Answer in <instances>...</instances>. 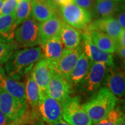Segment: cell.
<instances>
[{
	"label": "cell",
	"mask_w": 125,
	"mask_h": 125,
	"mask_svg": "<svg viewBox=\"0 0 125 125\" xmlns=\"http://www.w3.org/2000/svg\"><path fill=\"white\" fill-rule=\"evenodd\" d=\"M43 57L40 47L15 51L7 62L5 63V72L8 76L20 80L28 75L36 62Z\"/></svg>",
	"instance_id": "cell-1"
},
{
	"label": "cell",
	"mask_w": 125,
	"mask_h": 125,
	"mask_svg": "<svg viewBox=\"0 0 125 125\" xmlns=\"http://www.w3.org/2000/svg\"><path fill=\"white\" fill-rule=\"evenodd\" d=\"M117 97L109 89L104 86L100 88L88 102L82 104L93 124L104 119L117 105Z\"/></svg>",
	"instance_id": "cell-2"
},
{
	"label": "cell",
	"mask_w": 125,
	"mask_h": 125,
	"mask_svg": "<svg viewBox=\"0 0 125 125\" xmlns=\"http://www.w3.org/2000/svg\"><path fill=\"white\" fill-rule=\"evenodd\" d=\"M14 40L18 47L31 48L40 45L39 23L30 15L15 28Z\"/></svg>",
	"instance_id": "cell-3"
},
{
	"label": "cell",
	"mask_w": 125,
	"mask_h": 125,
	"mask_svg": "<svg viewBox=\"0 0 125 125\" xmlns=\"http://www.w3.org/2000/svg\"><path fill=\"white\" fill-rule=\"evenodd\" d=\"M107 67L104 62H93L87 74L76 85L79 93L90 98L96 93L102 85Z\"/></svg>",
	"instance_id": "cell-4"
},
{
	"label": "cell",
	"mask_w": 125,
	"mask_h": 125,
	"mask_svg": "<svg viewBox=\"0 0 125 125\" xmlns=\"http://www.w3.org/2000/svg\"><path fill=\"white\" fill-rule=\"evenodd\" d=\"M0 111L9 120L19 125L25 121L28 102L14 98L1 88L0 92Z\"/></svg>",
	"instance_id": "cell-5"
},
{
	"label": "cell",
	"mask_w": 125,
	"mask_h": 125,
	"mask_svg": "<svg viewBox=\"0 0 125 125\" xmlns=\"http://www.w3.org/2000/svg\"><path fill=\"white\" fill-rule=\"evenodd\" d=\"M62 21L76 29H85L92 22L93 16L85 9L74 3L58 7Z\"/></svg>",
	"instance_id": "cell-6"
},
{
	"label": "cell",
	"mask_w": 125,
	"mask_h": 125,
	"mask_svg": "<svg viewBox=\"0 0 125 125\" xmlns=\"http://www.w3.org/2000/svg\"><path fill=\"white\" fill-rule=\"evenodd\" d=\"M62 118L71 125H93V122L76 97H70L62 103Z\"/></svg>",
	"instance_id": "cell-7"
},
{
	"label": "cell",
	"mask_w": 125,
	"mask_h": 125,
	"mask_svg": "<svg viewBox=\"0 0 125 125\" xmlns=\"http://www.w3.org/2000/svg\"><path fill=\"white\" fill-rule=\"evenodd\" d=\"M72 93V87L67 79L54 70L45 94L62 104L71 97Z\"/></svg>",
	"instance_id": "cell-8"
},
{
	"label": "cell",
	"mask_w": 125,
	"mask_h": 125,
	"mask_svg": "<svg viewBox=\"0 0 125 125\" xmlns=\"http://www.w3.org/2000/svg\"><path fill=\"white\" fill-rule=\"evenodd\" d=\"M38 111L43 121L49 125L62 120V104L45 93H41Z\"/></svg>",
	"instance_id": "cell-9"
},
{
	"label": "cell",
	"mask_w": 125,
	"mask_h": 125,
	"mask_svg": "<svg viewBox=\"0 0 125 125\" xmlns=\"http://www.w3.org/2000/svg\"><path fill=\"white\" fill-rule=\"evenodd\" d=\"M81 41L83 42L82 48L84 54L93 62H104L108 67L115 66L113 54L102 51L93 44L90 37L86 31L81 33Z\"/></svg>",
	"instance_id": "cell-10"
},
{
	"label": "cell",
	"mask_w": 125,
	"mask_h": 125,
	"mask_svg": "<svg viewBox=\"0 0 125 125\" xmlns=\"http://www.w3.org/2000/svg\"><path fill=\"white\" fill-rule=\"evenodd\" d=\"M103 85L117 97H122L125 95V72L121 67H108Z\"/></svg>",
	"instance_id": "cell-11"
},
{
	"label": "cell",
	"mask_w": 125,
	"mask_h": 125,
	"mask_svg": "<svg viewBox=\"0 0 125 125\" xmlns=\"http://www.w3.org/2000/svg\"><path fill=\"white\" fill-rule=\"evenodd\" d=\"M83 52L81 45L74 49H65L61 57L54 65V70L67 79Z\"/></svg>",
	"instance_id": "cell-12"
},
{
	"label": "cell",
	"mask_w": 125,
	"mask_h": 125,
	"mask_svg": "<svg viewBox=\"0 0 125 125\" xmlns=\"http://www.w3.org/2000/svg\"><path fill=\"white\" fill-rule=\"evenodd\" d=\"M53 72V65L43 57L36 62L33 67L31 72V76L38 86L42 94L45 93V90Z\"/></svg>",
	"instance_id": "cell-13"
},
{
	"label": "cell",
	"mask_w": 125,
	"mask_h": 125,
	"mask_svg": "<svg viewBox=\"0 0 125 125\" xmlns=\"http://www.w3.org/2000/svg\"><path fill=\"white\" fill-rule=\"evenodd\" d=\"M83 30L100 31L117 40L123 29L119 24L115 18L113 17H106L100 18L93 22H91L88 27Z\"/></svg>",
	"instance_id": "cell-14"
},
{
	"label": "cell",
	"mask_w": 125,
	"mask_h": 125,
	"mask_svg": "<svg viewBox=\"0 0 125 125\" xmlns=\"http://www.w3.org/2000/svg\"><path fill=\"white\" fill-rule=\"evenodd\" d=\"M57 9L49 0H32L31 16L38 23H42L57 15Z\"/></svg>",
	"instance_id": "cell-15"
},
{
	"label": "cell",
	"mask_w": 125,
	"mask_h": 125,
	"mask_svg": "<svg viewBox=\"0 0 125 125\" xmlns=\"http://www.w3.org/2000/svg\"><path fill=\"white\" fill-rule=\"evenodd\" d=\"M43 58L47 59L53 65L58 62L65 50L64 45L60 36L54 37L40 45Z\"/></svg>",
	"instance_id": "cell-16"
},
{
	"label": "cell",
	"mask_w": 125,
	"mask_h": 125,
	"mask_svg": "<svg viewBox=\"0 0 125 125\" xmlns=\"http://www.w3.org/2000/svg\"><path fill=\"white\" fill-rule=\"evenodd\" d=\"M62 20L58 15H55L39 24L40 44L42 45L47 40L60 36Z\"/></svg>",
	"instance_id": "cell-17"
},
{
	"label": "cell",
	"mask_w": 125,
	"mask_h": 125,
	"mask_svg": "<svg viewBox=\"0 0 125 125\" xmlns=\"http://www.w3.org/2000/svg\"><path fill=\"white\" fill-rule=\"evenodd\" d=\"M93 62L83 52L81 53L75 66L67 78V81L70 83L72 88L76 87L80 83L81 81L85 77L89 71Z\"/></svg>",
	"instance_id": "cell-18"
},
{
	"label": "cell",
	"mask_w": 125,
	"mask_h": 125,
	"mask_svg": "<svg viewBox=\"0 0 125 125\" xmlns=\"http://www.w3.org/2000/svg\"><path fill=\"white\" fill-rule=\"evenodd\" d=\"M84 31L88 33L92 42L99 49L110 54L116 53L117 49L118 47L116 40L100 31L95 30Z\"/></svg>",
	"instance_id": "cell-19"
},
{
	"label": "cell",
	"mask_w": 125,
	"mask_h": 125,
	"mask_svg": "<svg viewBox=\"0 0 125 125\" xmlns=\"http://www.w3.org/2000/svg\"><path fill=\"white\" fill-rule=\"evenodd\" d=\"M60 37L65 49L76 48L81 42V33L74 27L62 21Z\"/></svg>",
	"instance_id": "cell-20"
},
{
	"label": "cell",
	"mask_w": 125,
	"mask_h": 125,
	"mask_svg": "<svg viewBox=\"0 0 125 125\" xmlns=\"http://www.w3.org/2000/svg\"><path fill=\"white\" fill-rule=\"evenodd\" d=\"M122 4L113 0H99L95 2L92 16L99 18L113 17L124 9Z\"/></svg>",
	"instance_id": "cell-21"
},
{
	"label": "cell",
	"mask_w": 125,
	"mask_h": 125,
	"mask_svg": "<svg viewBox=\"0 0 125 125\" xmlns=\"http://www.w3.org/2000/svg\"><path fill=\"white\" fill-rule=\"evenodd\" d=\"M0 86L14 98L27 102L25 84L20 80L6 76L1 81Z\"/></svg>",
	"instance_id": "cell-22"
},
{
	"label": "cell",
	"mask_w": 125,
	"mask_h": 125,
	"mask_svg": "<svg viewBox=\"0 0 125 125\" xmlns=\"http://www.w3.org/2000/svg\"><path fill=\"white\" fill-rule=\"evenodd\" d=\"M25 91L28 104L31 106V110L38 113V105L41 99V93L34 79L31 76V72L29 74L25 83Z\"/></svg>",
	"instance_id": "cell-23"
},
{
	"label": "cell",
	"mask_w": 125,
	"mask_h": 125,
	"mask_svg": "<svg viewBox=\"0 0 125 125\" xmlns=\"http://www.w3.org/2000/svg\"><path fill=\"white\" fill-rule=\"evenodd\" d=\"M15 20V14L0 15V40L9 43H15L14 31L16 28Z\"/></svg>",
	"instance_id": "cell-24"
},
{
	"label": "cell",
	"mask_w": 125,
	"mask_h": 125,
	"mask_svg": "<svg viewBox=\"0 0 125 125\" xmlns=\"http://www.w3.org/2000/svg\"><path fill=\"white\" fill-rule=\"evenodd\" d=\"M32 0H19L15 12V24L18 27L31 15Z\"/></svg>",
	"instance_id": "cell-25"
},
{
	"label": "cell",
	"mask_w": 125,
	"mask_h": 125,
	"mask_svg": "<svg viewBox=\"0 0 125 125\" xmlns=\"http://www.w3.org/2000/svg\"><path fill=\"white\" fill-rule=\"evenodd\" d=\"M17 48L15 43H9L0 40V65L7 62Z\"/></svg>",
	"instance_id": "cell-26"
},
{
	"label": "cell",
	"mask_w": 125,
	"mask_h": 125,
	"mask_svg": "<svg viewBox=\"0 0 125 125\" xmlns=\"http://www.w3.org/2000/svg\"><path fill=\"white\" fill-rule=\"evenodd\" d=\"M122 115L120 108H115L104 119L94 125H116L117 121Z\"/></svg>",
	"instance_id": "cell-27"
},
{
	"label": "cell",
	"mask_w": 125,
	"mask_h": 125,
	"mask_svg": "<svg viewBox=\"0 0 125 125\" xmlns=\"http://www.w3.org/2000/svg\"><path fill=\"white\" fill-rule=\"evenodd\" d=\"M19 0H3V5L0 10V15L15 14Z\"/></svg>",
	"instance_id": "cell-28"
},
{
	"label": "cell",
	"mask_w": 125,
	"mask_h": 125,
	"mask_svg": "<svg viewBox=\"0 0 125 125\" xmlns=\"http://www.w3.org/2000/svg\"><path fill=\"white\" fill-rule=\"evenodd\" d=\"M74 4L88 10L92 15L95 1H94L93 0H74Z\"/></svg>",
	"instance_id": "cell-29"
},
{
	"label": "cell",
	"mask_w": 125,
	"mask_h": 125,
	"mask_svg": "<svg viewBox=\"0 0 125 125\" xmlns=\"http://www.w3.org/2000/svg\"><path fill=\"white\" fill-rule=\"evenodd\" d=\"M121 27L125 29V9H121L117 13V18H115Z\"/></svg>",
	"instance_id": "cell-30"
},
{
	"label": "cell",
	"mask_w": 125,
	"mask_h": 125,
	"mask_svg": "<svg viewBox=\"0 0 125 125\" xmlns=\"http://www.w3.org/2000/svg\"><path fill=\"white\" fill-rule=\"evenodd\" d=\"M0 125H18L17 123L9 120L4 114L0 111Z\"/></svg>",
	"instance_id": "cell-31"
},
{
	"label": "cell",
	"mask_w": 125,
	"mask_h": 125,
	"mask_svg": "<svg viewBox=\"0 0 125 125\" xmlns=\"http://www.w3.org/2000/svg\"><path fill=\"white\" fill-rule=\"evenodd\" d=\"M49 1L52 4H54L58 8L60 6L74 3V0H49Z\"/></svg>",
	"instance_id": "cell-32"
},
{
	"label": "cell",
	"mask_w": 125,
	"mask_h": 125,
	"mask_svg": "<svg viewBox=\"0 0 125 125\" xmlns=\"http://www.w3.org/2000/svg\"><path fill=\"white\" fill-rule=\"evenodd\" d=\"M117 45L118 47H125V29H123L121 31L119 37L117 38Z\"/></svg>",
	"instance_id": "cell-33"
},
{
	"label": "cell",
	"mask_w": 125,
	"mask_h": 125,
	"mask_svg": "<svg viewBox=\"0 0 125 125\" xmlns=\"http://www.w3.org/2000/svg\"><path fill=\"white\" fill-rule=\"evenodd\" d=\"M125 47H118L116 51L117 54L118 55V56L120 58V59L123 61V62L125 63Z\"/></svg>",
	"instance_id": "cell-34"
},
{
	"label": "cell",
	"mask_w": 125,
	"mask_h": 125,
	"mask_svg": "<svg viewBox=\"0 0 125 125\" xmlns=\"http://www.w3.org/2000/svg\"><path fill=\"white\" fill-rule=\"evenodd\" d=\"M116 125H125V117L122 115V116L120 117V119L118 120L117 122Z\"/></svg>",
	"instance_id": "cell-35"
},
{
	"label": "cell",
	"mask_w": 125,
	"mask_h": 125,
	"mask_svg": "<svg viewBox=\"0 0 125 125\" xmlns=\"http://www.w3.org/2000/svg\"><path fill=\"white\" fill-rule=\"evenodd\" d=\"M70 125V124H68L67 122H65L64 120H59L57 122H55L54 124H52V125Z\"/></svg>",
	"instance_id": "cell-36"
},
{
	"label": "cell",
	"mask_w": 125,
	"mask_h": 125,
	"mask_svg": "<svg viewBox=\"0 0 125 125\" xmlns=\"http://www.w3.org/2000/svg\"><path fill=\"white\" fill-rule=\"evenodd\" d=\"M113 1H117V2H120V3H124L125 2V0H113Z\"/></svg>",
	"instance_id": "cell-37"
},
{
	"label": "cell",
	"mask_w": 125,
	"mask_h": 125,
	"mask_svg": "<svg viewBox=\"0 0 125 125\" xmlns=\"http://www.w3.org/2000/svg\"><path fill=\"white\" fill-rule=\"evenodd\" d=\"M2 5H3V0H0V10L2 7Z\"/></svg>",
	"instance_id": "cell-38"
},
{
	"label": "cell",
	"mask_w": 125,
	"mask_h": 125,
	"mask_svg": "<svg viewBox=\"0 0 125 125\" xmlns=\"http://www.w3.org/2000/svg\"><path fill=\"white\" fill-rule=\"evenodd\" d=\"M37 125H43V123H42V122H40V123H38Z\"/></svg>",
	"instance_id": "cell-39"
},
{
	"label": "cell",
	"mask_w": 125,
	"mask_h": 125,
	"mask_svg": "<svg viewBox=\"0 0 125 125\" xmlns=\"http://www.w3.org/2000/svg\"><path fill=\"white\" fill-rule=\"evenodd\" d=\"M94 1H95V2H97V1H99V0H93Z\"/></svg>",
	"instance_id": "cell-40"
},
{
	"label": "cell",
	"mask_w": 125,
	"mask_h": 125,
	"mask_svg": "<svg viewBox=\"0 0 125 125\" xmlns=\"http://www.w3.org/2000/svg\"><path fill=\"white\" fill-rule=\"evenodd\" d=\"M1 87L0 86V92H1Z\"/></svg>",
	"instance_id": "cell-41"
}]
</instances>
